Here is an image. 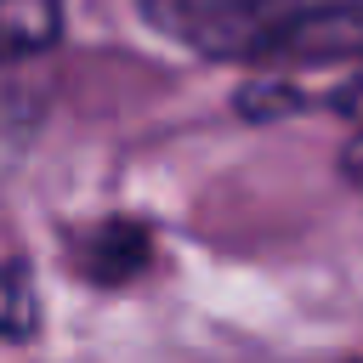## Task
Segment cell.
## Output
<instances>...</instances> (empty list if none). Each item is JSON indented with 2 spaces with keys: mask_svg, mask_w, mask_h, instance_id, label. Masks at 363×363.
<instances>
[{
  "mask_svg": "<svg viewBox=\"0 0 363 363\" xmlns=\"http://www.w3.org/2000/svg\"><path fill=\"white\" fill-rule=\"evenodd\" d=\"M346 176H352V182L363 187V125H357V136L346 142Z\"/></svg>",
  "mask_w": 363,
  "mask_h": 363,
  "instance_id": "obj_5",
  "label": "cell"
},
{
  "mask_svg": "<svg viewBox=\"0 0 363 363\" xmlns=\"http://www.w3.org/2000/svg\"><path fill=\"white\" fill-rule=\"evenodd\" d=\"M147 267V227L136 221H102L79 244V272L96 284H125Z\"/></svg>",
  "mask_w": 363,
  "mask_h": 363,
  "instance_id": "obj_2",
  "label": "cell"
},
{
  "mask_svg": "<svg viewBox=\"0 0 363 363\" xmlns=\"http://www.w3.org/2000/svg\"><path fill=\"white\" fill-rule=\"evenodd\" d=\"M34 329H40L34 284L17 261H0V340H28Z\"/></svg>",
  "mask_w": 363,
  "mask_h": 363,
  "instance_id": "obj_4",
  "label": "cell"
},
{
  "mask_svg": "<svg viewBox=\"0 0 363 363\" xmlns=\"http://www.w3.org/2000/svg\"><path fill=\"white\" fill-rule=\"evenodd\" d=\"M62 28V0H0V68L40 57Z\"/></svg>",
  "mask_w": 363,
  "mask_h": 363,
  "instance_id": "obj_3",
  "label": "cell"
},
{
  "mask_svg": "<svg viewBox=\"0 0 363 363\" xmlns=\"http://www.w3.org/2000/svg\"><path fill=\"white\" fill-rule=\"evenodd\" d=\"M147 23L176 45L250 68L363 62V0H142Z\"/></svg>",
  "mask_w": 363,
  "mask_h": 363,
  "instance_id": "obj_1",
  "label": "cell"
}]
</instances>
